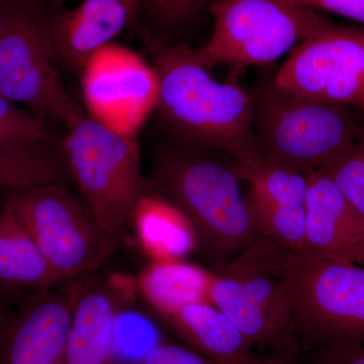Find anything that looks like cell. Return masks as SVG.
<instances>
[{
    "instance_id": "obj_1",
    "label": "cell",
    "mask_w": 364,
    "mask_h": 364,
    "mask_svg": "<svg viewBox=\"0 0 364 364\" xmlns=\"http://www.w3.org/2000/svg\"><path fill=\"white\" fill-rule=\"evenodd\" d=\"M159 80V107L170 128L198 145L218 148L237 161L254 157L253 105L235 83H221L198 50L170 45L138 28Z\"/></svg>"
},
{
    "instance_id": "obj_2",
    "label": "cell",
    "mask_w": 364,
    "mask_h": 364,
    "mask_svg": "<svg viewBox=\"0 0 364 364\" xmlns=\"http://www.w3.org/2000/svg\"><path fill=\"white\" fill-rule=\"evenodd\" d=\"M251 100L254 156L299 173L323 168L360 136L347 105L301 97L273 83Z\"/></svg>"
},
{
    "instance_id": "obj_3",
    "label": "cell",
    "mask_w": 364,
    "mask_h": 364,
    "mask_svg": "<svg viewBox=\"0 0 364 364\" xmlns=\"http://www.w3.org/2000/svg\"><path fill=\"white\" fill-rule=\"evenodd\" d=\"M289 250L261 236L210 272V301L263 355H299L282 268Z\"/></svg>"
},
{
    "instance_id": "obj_4",
    "label": "cell",
    "mask_w": 364,
    "mask_h": 364,
    "mask_svg": "<svg viewBox=\"0 0 364 364\" xmlns=\"http://www.w3.org/2000/svg\"><path fill=\"white\" fill-rule=\"evenodd\" d=\"M153 186L188 219L217 258L243 251L260 238L235 168L184 153L158 158Z\"/></svg>"
},
{
    "instance_id": "obj_5",
    "label": "cell",
    "mask_w": 364,
    "mask_h": 364,
    "mask_svg": "<svg viewBox=\"0 0 364 364\" xmlns=\"http://www.w3.org/2000/svg\"><path fill=\"white\" fill-rule=\"evenodd\" d=\"M299 352L364 341V267L334 255L289 251L282 268Z\"/></svg>"
},
{
    "instance_id": "obj_6",
    "label": "cell",
    "mask_w": 364,
    "mask_h": 364,
    "mask_svg": "<svg viewBox=\"0 0 364 364\" xmlns=\"http://www.w3.org/2000/svg\"><path fill=\"white\" fill-rule=\"evenodd\" d=\"M62 144L69 173L100 227L117 242L151 184L141 169L136 136L123 135L85 116Z\"/></svg>"
},
{
    "instance_id": "obj_7",
    "label": "cell",
    "mask_w": 364,
    "mask_h": 364,
    "mask_svg": "<svg viewBox=\"0 0 364 364\" xmlns=\"http://www.w3.org/2000/svg\"><path fill=\"white\" fill-rule=\"evenodd\" d=\"M4 208L18 218L63 282L97 269L119 243L65 184L11 191Z\"/></svg>"
},
{
    "instance_id": "obj_8",
    "label": "cell",
    "mask_w": 364,
    "mask_h": 364,
    "mask_svg": "<svg viewBox=\"0 0 364 364\" xmlns=\"http://www.w3.org/2000/svg\"><path fill=\"white\" fill-rule=\"evenodd\" d=\"M210 9L214 32L198 50L210 65H264L330 23L289 0H212Z\"/></svg>"
},
{
    "instance_id": "obj_9",
    "label": "cell",
    "mask_w": 364,
    "mask_h": 364,
    "mask_svg": "<svg viewBox=\"0 0 364 364\" xmlns=\"http://www.w3.org/2000/svg\"><path fill=\"white\" fill-rule=\"evenodd\" d=\"M53 14L21 4L13 25L0 39V95L26 105L43 121L53 117L70 128L85 114L60 75L52 41Z\"/></svg>"
},
{
    "instance_id": "obj_10",
    "label": "cell",
    "mask_w": 364,
    "mask_h": 364,
    "mask_svg": "<svg viewBox=\"0 0 364 364\" xmlns=\"http://www.w3.org/2000/svg\"><path fill=\"white\" fill-rule=\"evenodd\" d=\"M82 92L90 117L117 133L136 136L157 107L159 80L142 55L112 42L83 66Z\"/></svg>"
},
{
    "instance_id": "obj_11",
    "label": "cell",
    "mask_w": 364,
    "mask_h": 364,
    "mask_svg": "<svg viewBox=\"0 0 364 364\" xmlns=\"http://www.w3.org/2000/svg\"><path fill=\"white\" fill-rule=\"evenodd\" d=\"M364 28L329 25L299 43L273 85L301 97L360 104Z\"/></svg>"
},
{
    "instance_id": "obj_12",
    "label": "cell",
    "mask_w": 364,
    "mask_h": 364,
    "mask_svg": "<svg viewBox=\"0 0 364 364\" xmlns=\"http://www.w3.org/2000/svg\"><path fill=\"white\" fill-rule=\"evenodd\" d=\"M85 286L81 279L60 291L43 289L0 331V364H64L72 313Z\"/></svg>"
},
{
    "instance_id": "obj_13",
    "label": "cell",
    "mask_w": 364,
    "mask_h": 364,
    "mask_svg": "<svg viewBox=\"0 0 364 364\" xmlns=\"http://www.w3.org/2000/svg\"><path fill=\"white\" fill-rule=\"evenodd\" d=\"M136 11L128 0H83L52 16V41L60 64L82 70L87 60L123 32Z\"/></svg>"
},
{
    "instance_id": "obj_14",
    "label": "cell",
    "mask_w": 364,
    "mask_h": 364,
    "mask_svg": "<svg viewBox=\"0 0 364 364\" xmlns=\"http://www.w3.org/2000/svg\"><path fill=\"white\" fill-rule=\"evenodd\" d=\"M306 250L339 256L364 236V217L322 170L306 174Z\"/></svg>"
},
{
    "instance_id": "obj_15",
    "label": "cell",
    "mask_w": 364,
    "mask_h": 364,
    "mask_svg": "<svg viewBox=\"0 0 364 364\" xmlns=\"http://www.w3.org/2000/svg\"><path fill=\"white\" fill-rule=\"evenodd\" d=\"M166 320L191 349L218 364H251L260 356L210 301L183 306Z\"/></svg>"
},
{
    "instance_id": "obj_16",
    "label": "cell",
    "mask_w": 364,
    "mask_h": 364,
    "mask_svg": "<svg viewBox=\"0 0 364 364\" xmlns=\"http://www.w3.org/2000/svg\"><path fill=\"white\" fill-rule=\"evenodd\" d=\"M119 301L112 287L85 284L72 313L64 364L111 363Z\"/></svg>"
},
{
    "instance_id": "obj_17",
    "label": "cell",
    "mask_w": 364,
    "mask_h": 364,
    "mask_svg": "<svg viewBox=\"0 0 364 364\" xmlns=\"http://www.w3.org/2000/svg\"><path fill=\"white\" fill-rule=\"evenodd\" d=\"M0 282L40 291L63 282L26 228L6 208L0 213Z\"/></svg>"
},
{
    "instance_id": "obj_18",
    "label": "cell",
    "mask_w": 364,
    "mask_h": 364,
    "mask_svg": "<svg viewBox=\"0 0 364 364\" xmlns=\"http://www.w3.org/2000/svg\"><path fill=\"white\" fill-rule=\"evenodd\" d=\"M132 221L144 247L158 260H178L195 249L191 225L168 200L150 193L144 196Z\"/></svg>"
},
{
    "instance_id": "obj_19",
    "label": "cell",
    "mask_w": 364,
    "mask_h": 364,
    "mask_svg": "<svg viewBox=\"0 0 364 364\" xmlns=\"http://www.w3.org/2000/svg\"><path fill=\"white\" fill-rule=\"evenodd\" d=\"M210 272L179 260H157L141 275V291L146 299L168 318L188 304L210 301Z\"/></svg>"
},
{
    "instance_id": "obj_20",
    "label": "cell",
    "mask_w": 364,
    "mask_h": 364,
    "mask_svg": "<svg viewBox=\"0 0 364 364\" xmlns=\"http://www.w3.org/2000/svg\"><path fill=\"white\" fill-rule=\"evenodd\" d=\"M235 171L247 181L250 193L284 207H305L308 176L258 157L237 161Z\"/></svg>"
},
{
    "instance_id": "obj_21",
    "label": "cell",
    "mask_w": 364,
    "mask_h": 364,
    "mask_svg": "<svg viewBox=\"0 0 364 364\" xmlns=\"http://www.w3.org/2000/svg\"><path fill=\"white\" fill-rule=\"evenodd\" d=\"M249 212L256 230L291 252L306 250L305 207H284L249 193Z\"/></svg>"
},
{
    "instance_id": "obj_22",
    "label": "cell",
    "mask_w": 364,
    "mask_h": 364,
    "mask_svg": "<svg viewBox=\"0 0 364 364\" xmlns=\"http://www.w3.org/2000/svg\"><path fill=\"white\" fill-rule=\"evenodd\" d=\"M166 342L161 330L147 316L132 310L117 312L112 332V359L127 364H142Z\"/></svg>"
},
{
    "instance_id": "obj_23",
    "label": "cell",
    "mask_w": 364,
    "mask_h": 364,
    "mask_svg": "<svg viewBox=\"0 0 364 364\" xmlns=\"http://www.w3.org/2000/svg\"><path fill=\"white\" fill-rule=\"evenodd\" d=\"M51 173V158L44 144L0 146V188L20 191L43 186Z\"/></svg>"
},
{
    "instance_id": "obj_24",
    "label": "cell",
    "mask_w": 364,
    "mask_h": 364,
    "mask_svg": "<svg viewBox=\"0 0 364 364\" xmlns=\"http://www.w3.org/2000/svg\"><path fill=\"white\" fill-rule=\"evenodd\" d=\"M320 170L364 217V144H354Z\"/></svg>"
},
{
    "instance_id": "obj_25",
    "label": "cell",
    "mask_w": 364,
    "mask_h": 364,
    "mask_svg": "<svg viewBox=\"0 0 364 364\" xmlns=\"http://www.w3.org/2000/svg\"><path fill=\"white\" fill-rule=\"evenodd\" d=\"M53 138L47 124L0 95V146L23 145Z\"/></svg>"
},
{
    "instance_id": "obj_26",
    "label": "cell",
    "mask_w": 364,
    "mask_h": 364,
    "mask_svg": "<svg viewBox=\"0 0 364 364\" xmlns=\"http://www.w3.org/2000/svg\"><path fill=\"white\" fill-rule=\"evenodd\" d=\"M309 352V364H364V341L334 342Z\"/></svg>"
},
{
    "instance_id": "obj_27",
    "label": "cell",
    "mask_w": 364,
    "mask_h": 364,
    "mask_svg": "<svg viewBox=\"0 0 364 364\" xmlns=\"http://www.w3.org/2000/svg\"><path fill=\"white\" fill-rule=\"evenodd\" d=\"M210 0H150L151 11L158 20L177 23L196 16Z\"/></svg>"
},
{
    "instance_id": "obj_28",
    "label": "cell",
    "mask_w": 364,
    "mask_h": 364,
    "mask_svg": "<svg viewBox=\"0 0 364 364\" xmlns=\"http://www.w3.org/2000/svg\"><path fill=\"white\" fill-rule=\"evenodd\" d=\"M142 364H218L193 349L181 345L162 344L145 359Z\"/></svg>"
},
{
    "instance_id": "obj_29",
    "label": "cell",
    "mask_w": 364,
    "mask_h": 364,
    "mask_svg": "<svg viewBox=\"0 0 364 364\" xmlns=\"http://www.w3.org/2000/svg\"><path fill=\"white\" fill-rule=\"evenodd\" d=\"M294 4L323 9L364 23V0H289Z\"/></svg>"
},
{
    "instance_id": "obj_30",
    "label": "cell",
    "mask_w": 364,
    "mask_h": 364,
    "mask_svg": "<svg viewBox=\"0 0 364 364\" xmlns=\"http://www.w3.org/2000/svg\"><path fill=\"white\" fill-rule=\"evenodd\" d=\"M20 9V4H14L11 0H0V39L13 25Z\"/></svg>"
},
{
    "instance_id": "obj_31",
    "label": "cell",
    "mask_w": 364,
    "mask_h": 364,
    "mask_svg": "<svg viewBox=\"0 0 364 364\" xmlns=\"http://www.w3.org/2000/svg\"><path fill=\"white\" fill-rule=\"evenodd\" d=\"M338 257L344 258L364 267V236L356 239Z\"/></svg>"
},
{
    "instance_id": "obj_32",
    "label": "cell",
    "mask_w": 364,
    "mask_h": 364,
    "mask_svg": "<svg viewBox=\"0 0 364 364\" xmlns=\"http://www.w3.org/2000/svg\"><path fill=\"white\" fill-rule=\"evenodd\" d=\"M11 1L14 2V4H33V6L43 7V9L55 13V11L61 9L62 4L66 0H11Z\"/></svg>"
},
{
    "instance_id": "obj_33",
    "label": "cell",
    "mask_w": 364,
    "mask_h": 364,
    "mask_svg": "<svg viewBox=\"0 0 364 364\" xmlns=\"http://www.w3.org/2000/svg\"><path fill=\"white\" fill-rule=\"evenodd\" d=\"M251 364H298L296 358L282 355H260Z\"/></svg>"
},
{
    "instance_id": "obj_34",
    "label": "cell",
    "mask_w": 364,
    "mask_h": 364,
    "mask_svg": "<svg viewBox=\"0 0 364 364\" xmlns=\"http://www.w3.org/2000/svg\"><path fill=\"white\" fill-rule=\"evenodd\" d=\"M128 2L131 4V6L133 7L134 9H135L136 13H139L141 6H142L143 0H128Z\"/></svg>"
},
{
    "instance_id": "obj_35",
    "label": "cell",
    "mask_w": 364,
    "mask_h": 364,
    "mask_svg": "<svg viewBox=\"0 0 364 364\" xmlns=\"http://www.w3.org/2000/svg\"><path fill=\"white\" fill-rule=\"evenodd\" d=\"M359 107L363 109L364 112V69H363V90H361V98H360V104H359Z\"/></svg>"
},
{
    "instance_id": "obj_36",
    "label": "cell",
    "mask_w": 364,
    "mask_h": 364,
    "mask_svg": "<svg viewBox=\"0 0 364 364\" xmlns=\"http://www.w3.org/2000/svg\"><path fill=\"white\" fill-rule=\"evenodd\" d=\"M360 142L364 144V129H363V130H361Z\"/></svg>"
}]
</instances>
